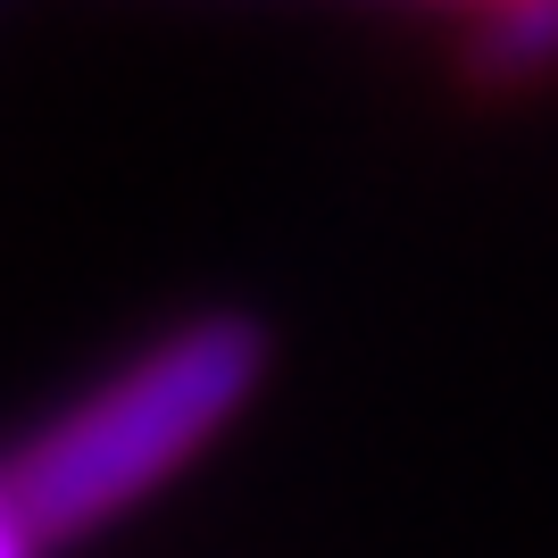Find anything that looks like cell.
Segmentation results:
<instances>
[{
    "mask_svg": "<svg viewBox=\"0 0 558 558\" xmlns=\"http://www.w3.org/2000/svg\"><path fill=\"white\" fill-rule=\"evenodd\" d=\"M258 375H267V333L233 308L184 317L159 342H142L125 367L50 409L9 459L0 484L34 525V542H75L142 509L159 484H175L201 450L251 409Z\"/></svg>",
    "mask_w": 558,
    "mask_h": 558,
    "instance_id": "6da1fadb",
    "label": "cell"
},
{
    "mask_svg": "<svg viewBox=\"0 0 558 558\" xmlns=\"http://www.w3.org/2000/svg\"><path fill=\"white\" fill-rule=\"evenodd\" d=\"M484 68L492 75H550L558 68V0H525L484 25Z\"/></svg>",
    "mask_w": 558,
    "mask_h": 558,
    "instance_id": "7a4b0ae2",
    "label": "cell"
},
{
    "mask_svg": "<svg viewBox=\"0 0 558 558\" xmlns=\"http://www.w3.org/2000/svg\"><path fill=\"white\" fill-rule=\"evenodd\" d=\"M0 558H43L34 525H25V517H17V500H9V484H0Z\"/></svg>",
    "mask_w": 558,
    "mask_h": 558,
    "instance_id": "3957f363",
    "label": "cell"
},
{
    "mask_svg": "<svg viewBox=\"0 0 558 558\" xmlns=\"http://www.w3.org/2000/svg\"><path fill=\"white\" fill-rule=\"evenodd\" d=\"M450 9H484V25H492V17H509V9H525V0H450Z\"/></svg>",
    "mask_w": 558,
    "mask_h": 558,
    "instance_id": "277c9868",
    "label": "cell"
}]
</instances>
